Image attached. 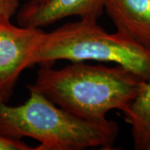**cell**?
<instances>
[{"label":"cell","mask_w":150,"mask_h":150,"mask_svg":"<svg viewBox=\"0 0 150 150\" xmlns=\"http://www.w3.org/2000/svg\"><path fill=\"white\" fill-rule=\"evenodd\" d=\"M144 79L119 65L107 67L72 62L62 69L41 65L28 87L78 118L105 121L111 110L124 112L144 85Z\"/></svg>","instance_id":"1"},{"label":"cell","mask_w":150,"mask_h":150,"mask_svg":"<svg viewBox=\"0 0 150 150\" xmlns=\"http://www.w3.org/2000/svg\"><path fill=\"white\" fill-rule=\"evenodd\" d=\"M24 103L11 106L0 100V134L14 139L30 138L39 145L35 150L112 149L119 129L115 121L91 122L78 118L28 87Z\"/></svg>","instance_id":"2"},{"label":"cell","mask_w":150,"mask_h":150,"mask_svg":"<svg viewBox=\"0 0 150 150\" xmlns=\"http://www.w3.org/2000/svg\"><path fill=\"white\" fill-rule=\"evenodd\" d=\"M59 60L114 63L144 80L150 79V49L118 31L108 33L93 18H83L44 33L32 64Z\"/></svg>","instance_id":"3"},{"label":"cell","mask_w":150,"mask_h":150,"mask_svg":"<svg viewBox=\"0 0 150 150\" xmlns=\"http://www.w3.org/2000/svg\"><path fill=\"white\" fill-rule=\"evenodd\" d=\"M45 33L10 21L0 23V100L8 102L22 72L33 66V55Z\"/></svg>","instance_id":"4"},{"label":"cell","mask_w":150,"mask_h":150,"mask_svg":"<svg viewBox=\"0 0 150 150\" xmlns=\"http://www.w3.org/2000/svg\"><path fill=\"white\" fill-rule=\"evenodd\" d=\"M106 0H46L34 4L27 2L17 12L18 25L43 28L69 17L98 19L104 11Z\"/></svg>","instance_id":"5"},{"label":"cell","mask_w":150,"mask_h":150,"mask_svg":"<svg viewBox=\"0 0 150 150\" xmlns=\"http://www.w3.org/2000/svg\"><path fill=\"white\" fill-rule=\"evenodd\" d=\"M104 10L118 32L150 49V0H106Z\"/></svg>","instance_id":"6"},{"label":"cell","mask_w":150,"mask_h":150,"mask_svg":"<svg viewBox=\"0 0 150 150\" xmlns=\"http://www.w3.org/2000/svg\"><path fill=\"white\" fill-rule=\"evenodd\" d=\"M136 150H150V79L123 112Z\"/></svg>","instance_id":"7"},{"label":"cell","mask_w":150,"mask_h":150,"mask_svg":"<svg viewBox=\"0 0 150 150\" xmlns=\"http://www.w3.org/2000/svg\"><path fill=\"white\" fill-rule=\"evenodd\" d=\"M18 8V0H0V23L10 21Z\"/></svg>","instance_id":"8"},{"label":"cell","mask_w":150,"mask_h":150,"mask_svg":"<svg viewBox=\"0 0 150 150\" xmlns=\"http://www.w3.org/2000/svg\"><path fill=\"white\" fill-rule=\"evenodd\" d=\"M0 150H35L20 139H14L0 134Z\"/></svg>","instance_id":"9"},{"label":"cell","mask_w":150,"mask_h":150,"mask_svg":"<svg viewBox=\"0 0 150 150\" xmlns=\"http://www.w3.org/2000/svg\"><path fill=\"white\" fill-rule=\"evenodd\" d=\"M46 0H28V2L31 3V4H42L43 2H45Z\"/></svg>","instance_id":"10"}]
</instances>
